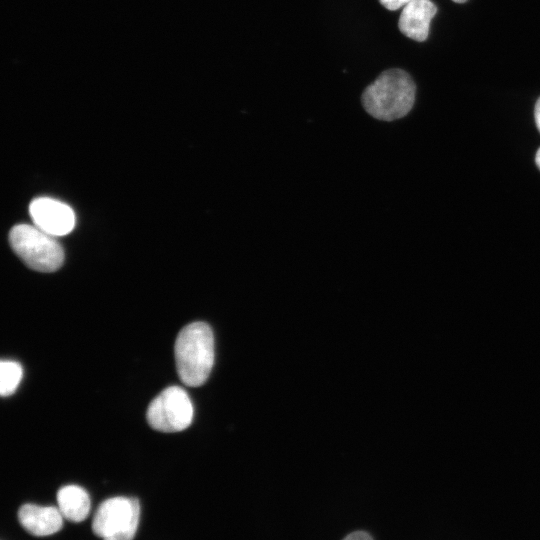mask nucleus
Listing matches in <instances>:
<instances>
[{
  "label": "nucleus",
  "instance_id": "f257e3e1",
  "mask_svg": "<svg viewBox=\"0 0 540 540\" xmlns=\"http://www.w3.org/2000/svg\"><path fill=\"white\" fill-rule=\"evenodd\" d=\"M416 86L401 69L382 72L362 93L361 102L372 117L392 121L406 116L415 102Z\"/></svg>",
  "mask_w": 540,
  "mask_h": 540
},
{
  "label": "nucleus",
  "instance_id": "6e6552de",
  "mask_svg": "<svg viewBox=\"0 0 540 540\" xmlns=\"http://www.w3.org/2000/svg\"><path fill=\"white\" fill-rule=\"evenodd\" d=\"M60 510L52 506L24 504L18 511L22 527L35 536H48L58 532L63 525Z\"/></svg>",
  "mask_w": 540,
  "mask_h": 540
},
{
  "label": "nucleus",
  "instance_id": "ddd939ff",
  "mask_svg": "<svg viewBox=\"0 0 540 540\" xmlns=\"http://www.w3.org/2000/svg\"><path fill=\"white\" fill-rule=\"evenodd\" d=\"M534 116H535V122H536L537 128L540 132V98L537 100L535 104Z\"/></svg>",
  "mask_w": 540,
  "mask_h": 540
},
{
  "label": "nucleus",
  "instance_id": "0eeeda50",
  "mask_svg": "<svg viewBox=\"0 0 540 540\" xmlns=\"http://www.w3.org/2000/svg\"><path fill=\"white\" fill-rule=\"evenodd\" d=\"M437 12L430 0H412L402 10L398 27L402 34L416 41H424L429 34L430 22Z\"/></svg>",
  "mask_w": 540,
  "mask_h": 540
},
{
  "label": "nucleus",
  "instance_id": "9d476101",
  "mask_svg": "<svg viewBox=\"0 0 540 540\" xmlns=\"http://www.w3.org/2000/svg\"><path fill=\"white\" fill-rule=\"evenodd\" d=\"M23 376L22 366L12 360H2L0 363V394L3 397L15 392Z\"/></svg>",
  "mask_w": 540,
  "mask_h": 540
},
{
  "label": "nucleus",
  "instance_id": "f03ea898",
  "mask_svg": "<svg viewBox=\"0 0 540 540\" xmlns=\"http://www.w3.org/2000/svg\"><path fill=\"white\" fill-rule=\"evenodd\" d=\"M175 363L180 380L197 387L208 379L214 364V336L204 322H193L179 332L174 347Z\"/></svg>",
  "mask_w": 540,
  "mask_h": 540
},
{
  "label": "nucleus",
  "instance_id": "39448f33",
  "mask_svg": "<svg viewBox=\"0 0 540 540\" xmlns=\"http://www.w3.org/2000/svg\"><path fill=\"white\" fill-rule=\"evenodd\" d=\"M193 405L179 386L164 389L149 404L146 417L151 428L161 432H179L193 420Z\"/></svg>",
  "mask_w": 540,
  "mask_h": 540
},
{
  "label": "nucleus",
  "instance_id": "423d86ee",
  "mask_svg": "<svg viewBox=\"0 0 540 540\" xmlns=\"http://www.w3.org/2000/svg\"><path fill=\"white\" fill-rule=\"evenodd\" d=\"M29 213L35 226L54 237L68 234L75 226L72 208L49 197L34 199L30 203Z\"/></svg>",
  "mask_w": 540,
  "mask_h": 540
},
{
  "label": "nucleus",
  "instance_id": "1a4fd4ad",
  "mask_svg": "<svg viewBox=\"0 0 540 540\" xmlns=\"http://www.w3.org/2000/svg\"><path fill=\"white\" fill-rule=\"evenodd\" d=\"M58 509L62 516L72 522L83 521L90 511V497L77 485H66L57 493Z\"/></svg>",
  "mask_w": 540,
  "mask_h": 540
},
{
  "label": "nucleus",
  "instance_id": "9b49d317",
  "mask_svg": "<svg viewBox=\"0 0 540 540\" xmlns=\"http://www.w3.org/2000/svg\"><path fill=\"white\" fill-rule=\"evenodd\" d=\"M412 0H379L382 6L388 10H397L405 7Z\"/></svg>",
  "mask_w": 540,
  "mask_h": 540
},
{
  "label": "nucleus",
  "instance_id": "2eb2a0df",
  "mask_svg": "<svg viewBox=\"0 0 540 540\" xmlns=\"http://www.w3.org/2000/svg\"><path fill=\"white\" fill-rule=\"evenodd\" d=\"M452 1H454V2H456V3H464V2H466L467 0H452Z\"/></svg>",
  "mask_w": 540,
  "mask_h": 540
},
{
  "label": "nucleus",
  "instance_id": "4468645a",
  "mask_svg": "<svg viewBox=\"0 0 540 540\" xmlns=\"http://www.w3.org/2000/svg\"><path fill=\"white\" fill-rule=\"evenodd\" d=\"M535 162H536L538 168L540 169V148L536 152Z\"/></svg>",
  "mask_w": 540,
  "mask_h": 540
},
{
  "label": "nucleus",
  "instance_id": "f8f14e48",
  "mask_svg": "<svg viewBox=\"0 0 540 540\" xmlns=\"http://www.w3.org/2000/svg\"><path fill=\"white\" fill-rule=\"evenodd\" d=\"M343 540H373V539L366 532L356 531V532H353V533L349 534Z\"/></svg>",
  "mask_w": 540,
  "mask_h": 540
},
{
  "label": "nucleus",
  "instance_id": "7ed1b4c3",
  "mask_svg": "<svg viewBox=\"0 0 540 540\" xmlns=\"http://www.w3.org/2000/svg\"><path fill=\"white\" fill-rule=\"evenodd\" d=\"M9 242L22 261L36 271L53 272L63 263L62 246L54 239V236L35 225L14 226L9 234Z\"/></svg>",
  "mask_w": 540,
  "mask_h": 540
},
{
  "label": "nucleus",
  "instance_id": "20e7f679",
  "mask_svg": "<svg viewBox=\"0 0 540 540\" xmlns=\"http://www.w3.org/2000/svg\"><path fill=\"white\" fill-rule=\"evenodd\" d=\"M140 518L136 498L117 496L103 501L92 521V530L103 540H132Z\"/></svg>",
  "mask_w": 540,
  "mask_h": 540
}]
</instances>
